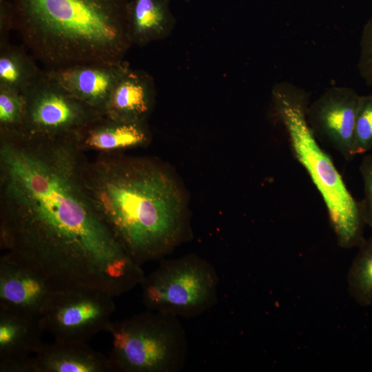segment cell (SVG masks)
<instances>
[{"mask_svg":"<svg viewBox=\"0 0 372 372\" xmlns=\"http://www.w3.org/2000/svg\"><path fill=\"white\" fill-rule=\"evenodd\" d=\"M85 158L75 134L0 135L1 249L57 289L85 287L116 295L138 267L85 192Z\"/></svg>","mask_w":372,"mask_h":372,"instance_id":"obj_1","label":"cell"},{"mask_svg":"<svg viewBox=\"0 0 372 372\" xmlns=\"http://www.w3.org/2000/svg\"><path fill=\"white\" fill-rule=\"evenodd\" d=\"M81 176L98 215L139 265L163 258L183 240L187 225L182 193L154 161L100 154L85 158Z\"/></svg>","mask_w":372,"mask_h":372,"instance_id":"obj_2","label":"cell"},{"mask_svg":"<svg viewBox=\"0 0 372 372\" xmlns=\"http://www.w3.org/2000/svg\"><path fill=\"white\" fill-rule=\"evenodd\" d=\"M10 1L14 30L46 70L119 62L132 45L129 0Z\"/></svg>","mask_w":372,"mask_h":372,"instance_id":"obj_3","label":"cell"},{"mask_svg":"<svg viewBox=\"0 0 372 372\" xmlns=\"http://www.w3.org/2000/svg\"><path fill=\"white\" fill-rule=\"evenodd\" d=\"M271 101L293 156L322 198L338 246L342 249L358 247L365 240L366 225L360 202L348 189L331 156L320 146L309 126L307 117L309 92L282 81L273 86Z\"/></svg>","mask_w":372,"mask_h":372,"instance_id":"obj_4","label":"cell"},{"mask_svg":"<svg viewBox=\"0 0 372 372\" xmlns=\"http://www.w3.org/2000/svg\"><path fill=\"white\" fill-rule=\"evenodd\" d=\"M105 331L111 338L112 371L177 372L185 366L187 338L176 316L147 310L111 321Z\"/></svg>","mask_w":372,"mask_h":372,"instance_id":"obj_5","label":"cell"},{"mask_svg":"<svg viewBox=\"0 0 372 372\" xmlns=\"http://www.w3.org/2000/svg\"><path fill=\"white\" fill-rule=\"evenodd\" d=\"M219 278L214 265L196 254L162 260L141 282L147 310L178 318L203 313L217 302Z\"/></svg>","mask_w":372,"mask_h":372,"instance_id":"obj_6","label":"cell"},{"mask_svg":"<svg viewBox=\"0 0 372 372\" xmlns=\"http://www.w3.org/2000/svg\"><path fill=\"white\" fill-rule=\"evenodd\" d=\"M25 115L21 134L57 137L75 134L101 116L48 74L46 70L23 91Z\"/></svg>","mask_w":372,"mask_h":372,"instance_id":"obj_7","label":"cell"},{"mask_svg":"<svg viewBox=\"0 0 372 372\" xmlns=\"http://www.w3.org/2000/svg\"><path fill=\"white\" fill-rule=\"evenodd\" d=\"M114 297L100 289L77 287L57 289L39 320L54 340L86 342L105 330L115 310Z\"/></svg>","mask_w":372,"mask_h":372,"instance_id":"obj_8","label":"cell"},{"mask_svg":"<svg viewBox=\"0 0 372 372\" xmlns=\"http://www.w3.org/2000/svg\"><path fill=\"white\" fill-rule=\"evenodd\" d=\"M359 96L353 88L331 87L310 102L307 110V121L316 138L346 161L355 157L353 147Z\"/></svg>","mask_w":372,"mask_h":372,"instance_id":"obj_9","label":"cell"},{"mask_svg":"<svg viewBox=\"0 0 372 372\" xmlns=\"http://www.w3.org/2000/svg\"><path fill=\"white\" fill-rule=\"evenodd\" d=\"M57 288L41 272L10 254L0 259V311L39 318Z\"/></svg>","mask_w":372,"mask_h":372,"instance_id":"obj_10","label":"cell"},{"mask_svg":"<svg viewBox=\"0 0 372 372\" xmlns=\"http://www.w3.org/2000/svg\"><path fill=\"white\" fill-rule=\"evenodd\" d=\"M130 68L129 62L88 63L46 70L49 76L74 96L104 114L111 92Z\"/></svg>","mask_w":372,"mask_h":372,"instance_id":"obj_11","label":"cell"},{"mask_svg":"<svg viewBox=\"0 0 372 372\" xmlns=\"http://www.w3.org/2000/svg\"><path fill=\"white\" fill-rule=\"evenodd\" d=\"M39 318L0 311V371L30 372V360L45 344Z\"/></svg>","mask_w":372,"mask_h":372,"instance_id":"obj_12","label":"cell"},{"mask_svg":"<svg viewBox=\"0 0 372 372\" xmlns=\"http://www.w3.org/2000/svg\"><path fill=\"white\" fill-rule=\"evenodd\" d=\"M156 95L153 77L144 70L130 68L114 87L104 114L122 122L147 123Z\"/></svg>","mask_w":372,"mask_h":372,"instance_id":"obj_13","label":"cell"},{"mask_svg":"<svg viewBox=\"0 0 372 372\" xmlns=\"http://www.w3.org/2000/svg\"><path fill=\"white\" fill-rule=\"evenodd\" d=\"M150 136L147 123L122 122L102 114L76 132L75 139L83 152L103 154L143 146Z\"/></svg>","mask_w":372,"mask_h":372,"instance_id":"obj_14","label":"cell"},{"mask_svg":"<svg viewBox=\"0 0 372 372\" xmlns=\"http://www.w3.org/2000/svg\"><path fill=\"white\" fill-rule=\"evenodd\" d=\"M108 357L86 342L54 340L44 344L30 360V372H106Z\"/></svg>","mask_w":372,"mask_h":372,"instance_id":"obj_15","label":"cell"},{"mask_svg":"<svg viewBox=\"0 0 372 372\" xmlns=\"http://www.w3.org/2000/svg\"><path fill=\"white\" fill-rule=\"evenodd\" d=\"M171 1L129 0L127 21L132 45L143 47L171 35L176 24Z\"/></svg>","mask_w":372,"mask_h":372,"instance_id":"obj_16","label":"cell"},{"mask_svg":"<svg viewBox=\"0 0 372 372\" xmlns=\"http://www.w3.org/2000/svg\"><path fill=\"white\" fill-rule=\"evenodd\" d=\"M24 48L8 43L0 46V86L22 92L43 72Z\"/></svg>","mask_w":372,"mask_h":372,"instance_id":"obj_17","label":"cell"},{"mask_svg":"<svg viewBox=\"0 0 372 372\" xmlns=\"http://www.w3.org/2000/svg\"><path fill=\"white\" fill-rule=\"evenodd\" d=\"M358 248L347 273V289L358 305L369 307L372 306V235Z\"/></svg>","mask_w":372,"mask_h":372,"instance_id":"obj_18","label":"cell"},{"mask_svg":"<svg viewBox=\"0 0 372 372\" xmlns=\"http://www.w3.org/2000/svg\"><path fill=\"white\" fill-rule=\"evenodd\" d=\"M25 115V101L22 92L0 86V134H21Z\"/></svg>","mask_w":372,"mask_h":372,"instance_id":"obj_19","label":"cell"},{"mask_svg":"<svg viewBox=\"0 0 372 372\" xmlns=\"http://www.w3.org/2000/svg\"><path fill=\"white\" fill-rule=\"evenodd\" d=\"M372 149V93L360 95L355 122L353 152L364 154Z\"/></svg>","mask_w":372,"mask_h":372,"instance_id":"obj_20","label":"cell"},{"mask_svg":"<svg viewBox=\"0 0 372 372\" xmlns=\"http://www.w3.org/2000/svg\"><path fill=\"white\" fill-rule=\"evenodd\" d=\"M358 70L365 83L372 86V16L362 30Z\"/></svg>","mask_w":372,"mask_h":372,"instance_id":"obj_21","label":"cell"},{"mask_svg":"<svg viewBox=\"0 0 372 372\" xmlns=\"http://www.w3.org/2000/svg\"><path fill=\"white\" fill-rule=\"evenodd\" d=\"M359 170L364 186V197L359 201L364 222L372 227V153L365 155Z\"/></svg>","mask_w":372,"mask_h":372,"instance_id":"obj_22","label":"cell"},{"mask_svg":"<svg viewBox=\"0 0 372 372\" xmlns=\"http://www.w3.org/2000/svg\"><path fill=\"white\" fill-rule=\"evenodd\" d=\"M14 30L12 5L10 0H0V46L9 42V36Z\"/></svg>","mask_w":372,"mask_h":372,"instance_id":"obj_23","label":"cell"},{"mask_svg":"<svg viewBox=\"0 0 372 372\" xmlns=\"http://www.w3.org/2000/svg\"><path fill=\"white\" fill-rule=\"evenodd\" d=\"M185 1L189 3V2L192 1V0H185Z\"/></svg>","mask_w":372,"mask_h":372,"instance_id":"obj_24","label":"cell"}]
</instances>
